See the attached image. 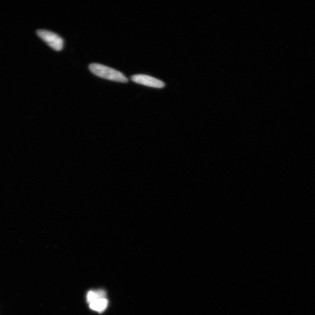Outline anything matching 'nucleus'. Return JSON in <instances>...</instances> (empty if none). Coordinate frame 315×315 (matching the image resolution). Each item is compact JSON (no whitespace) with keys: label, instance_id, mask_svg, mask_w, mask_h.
<instances>
[{"label":"nucleus","instance_id":"1","mask_svg":"<svg viewBox=\"0 0 315 315\" xmlns=\"http://www.w3.org/2000/svg\"><path fill=\"white\" fill-rule=\"evenodd\" d=\"M89 69L91 72L96 76L108 79L112 81L126 83L129 79L124 76L123 73L115 69L97 63H92L90 65Z\"/></svg>","mask_w":315,"mask_h":315},{"label":"nucleus","instance_id":"2","mask_svg":"<svg viewBox=\"0 0 315 315\" xmlns=\"http://www.w3.org/2000/svg\"><path fill=\"white\" fill-rule=\"evenodd\" d=\"M37 34L40 38L47 44L50 48L56 51L59 52L64 47V40L61 37L51 31L39 29L37 31Z\"/></svg>","mask_w":315,"mask_h":315},{"label":"nucleus","instance_id":"3","mask_svg":"<svg viewBox=\"0 0 315 315\" xmlns=\"http://www.w3.org/2000/svg\"><path fill=\"white\" fill-rule=\"evenodd\" d=\"M132 80L141 85L155 88H162L165 87V83L159 79L145 74L133 75Z\"/></svg>","mask_w":315,"mask_h":315},{"label":"nucleus","instance_id":"4","mask_svg":"<svg viewBox=\"0 0 315 315\" xmlns=\"http://www.w3.org/2000/svg\"><path fill=\"white\" fill-rule=\"evenodd\" d=\"M90 308L94 311L102 313L108 307V301L107 298H99L89 304Z\"/></svg>","mask_w":315,"mask_h":315},{"label":"nucleus","instance_id":"5","mask_svg":"<svg viewBox=\"0 0 315 315\" xmlns=\"http://www.w3.org/2000/svg\"><path fill=\"white\" fill-rule=\"evenodd\" d=\"M106 298V293L103 290L90 291L88 293L87 300L88 304L99 298Z\"/></svg>","mask_w":315,"mask_h":315}]
</instances>
